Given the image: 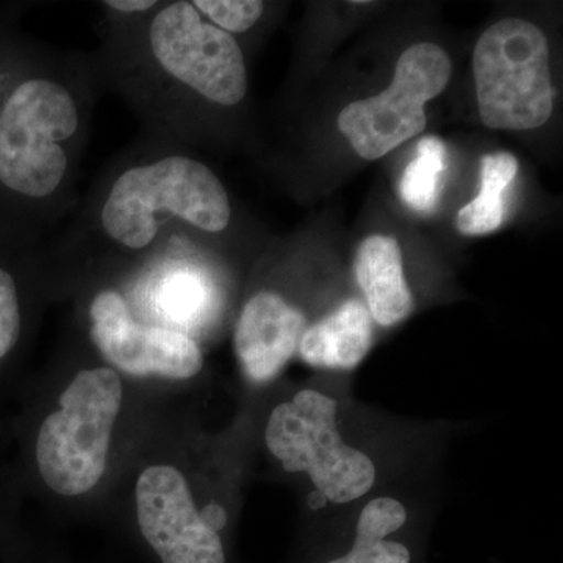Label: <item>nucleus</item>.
Listing matches in <instances>:
<instances>
[{
    "label": "nucleus",
    "instance_id": "1",
    "mask_svg": "<svg viewBox=\"0 0 563 563\" xmlns=\"http://www.w3.org/2000/svg\"><path fill=\"white\" fill-rule=\"evenodd\" d=\"M0 3V235L41 244L79 203L77 179L103 81L95 52H63Z\"/></svg>",
    "mask_w": 563,
    "mask_h": 563
},
{
    "label": "nucleus",
    "instance_id": "2",
    "mask_svg": "<svg viewBox=\"0 0 563 563\" xmlns=\"http://www.w3.org/2000/svg\"><path fill=\"white\" fill-rule=\"evenodd\" d=\"M232 202L220 177L176 144L143 136L103 168L46 242L51 272H129L177 229L228 232Z\"/></svg>",
    "mask_w": 563,
    "mask_h": 563
},
{
    "label": "nucleus",
    "instance_id": "3",
    "mask_svg": "<svg viewBox=\"0 0 563 563\" xmlns=\"http://www.w3.org/2000/svg\"><path fill=\"white\" fill-rule=\"evenodd\" d=\"M101 13L95 55L103 88L124 99L144 136L184 147L199 136L202 109H235L246 99L242 46L192 0H157L135 16Z\"/></svg>",
    "mask_w": 563,
    "mask_h": 563
},
{
    "label": "nucleus",
    "instance_id": "4",
    "mask_svg": "<svg viewBox=\"0 0 563 563\" xmlns=\"http://www.w3.org/2000/svg\"><path fill=\"white\" fill-rule=\"evenodd\" d=\"M122 395L120 374L110 366L81 369L70 380L60 409L44 418L36 435V466L51 490L80 496L102 479Z\"/></svg>",
    "mask_w": 563,
    "mask_h": 563
},
{
    "label": "nucleus",
    "instance_id": "5",
    "mask_svg": "<svg viewBox=\"0 0 563 563\" xmlns=\"http://www.w3.org/2000/svg\"><path fill=\"white\" fill-rule=\"evenodd\" d=\"M265 443L285 472L307 474L321 496L339 506L357 501L376 484L373 459L340 432L339 402L314 388L274 407Z\"/></svg>",
    "mask_w": 563,
    "mask_h": 563
},
{
    "label": "nucleus",
    "instance_id": "6",
    "mask_svg": "<svg viewBox=\"0 0 563 563\" xmlns=\"http://www.w3.org/2000/svg\"><path fill=\"white\" fill-rule=\"evenodd\" d=\"M477 103L490 129L532 131L550 120L554 88L550 47L532 22H496L477 41L473 54Z\"/></svg>",
    "mask_w": 563,
    "mask_h": 563
},
{
    "label": "nucleus",
    "instance_id": "7",
    "mask_svg": "<svg viewBox=\"0 0 563 563\" xmlns=\"http://www.w3.org/2000/svg\"><path fill=\"white\" fill-rule=\"evenodd\" d=\"M453 73L450 55L432 43H417L399 57L390 87L344 107L340 132L365 161H377L420 135L424 106L446 88Z\"/></svg>",
    "mask_w": 563,
    "mask_h": 563
},
{
    "label": "nucleus",
    "instance_id": "8",
    "mask_svg": "<svg viewBox=\"0 0 563 563\" xmlns=\"http://www.w3.org/2000/svg\"><path fill=\"white\" fill-rule=\"evenodd\" d=\"M88 335L114 372L185 380L203 368L201 347L187 333L133 318L117 287L103 285L88 302Z\"/></svg>",
    "mask_w": 563,
    "mask_h": 563
},
{
    "label": "nucleus",
    "instance_id": "9",
    "mask_svg": "<svg viewBox=\"0 0 563 563\" xmlns=\"http://www.w3.org/2000/svg\"><path fill=\"white\" fill-rule=\"evenodd\" d=\"M135 499L141 533L163 563H225L220 532L206 523L176 466L144 470Z\"/></svg>",
    "mask_w": 563,
    "mask_h": 563
},
{
    "label": "nucleus",
    "instance_id": "10",
    "mask_svg": "<svg viewBox=\"0 0 563 563\" xmlns=\"http://www.w3.org/2000/svg\"><path fill=\"white\" fill-rule=\"evenodd\" d=\"M306 329V314L279 292L252 295L233 331V347L244 376L254 384L276 379L298 351Z\"/></svg>",
    "mask_w": 563,
    "mask_h": 563
},
{
    "label": "nucleus",
    "instance_id": "11",
    "mask_svg": "<svg viewBox=\"0 0 563 563\" xmlns=\"http://www.w3.org/2000/svg\"><path fill=\"white\" fill-rule=\"evenodd\" d=\"M51 273L46 243L0 235V368L16 357L31 320V288Z\"/></svg>",
    "mask_w": 563,
    "mask_h": 563
},
{
    "label": "nucleus",
    "instance_id": "12",
    "mask_svg": "<svg viewBox=\"0 0 563 563\" xmlns=\"http://www.w3.org/2000/svg\"><path fill=\"white\" fill-rule=\"evenodd\" d=\"M354 274L373 321L391 328L413 310V296L404 277L402 255L393 236L363 240L354 258Z\"/></svg>",
    "mask_w": 563,
    "mask_h": 563
},
{
    "label": "nucleus",
    "instance_id": "13",
    "mask_svg": "<svg viewBox=\"0 0 563 563\" xmlns=\"http://www.w3.org/2000/svg\"><path fill=\"white\" fill-rule=\"evenodd\" d=\"M373 344V318L361 299H347L321 321L307 325L299 355L313 368L350 372Z\"/></svg>",
    "mask_w": 563,
    "mask_h": 563
},
{
    "label": "nucleus",
    "instance_id": "14",
    "mask_svg": "<svg viewBox=\"0 0 563 563\" xmlns=\"http://www.w3.org/2000/svg\"><path fill=\"white\" fill-rule=\"evenodd\" d=\"M406 523L407 507L399 499L377 496L358 515L351 550L325 563H410L409 548L388 539Z\"/></svg>",
    "mask_w": 563,
    "mask_h": 563
},
{
    "label": "nucleus",
    "instance_id": "15",
    "mask_svg": "<svg viewBox=\"0 0 563 563\" xmlns=\"http://www.w3.org/2000/svg\"><path fill=\"white\" fill-rule=\"evenodd\" d=\"M518 173V161L509 152L485 155L481 162V190L455 217L463 235L479 236L495 232L506 217V191Z\"/></svg>",
    "mask_w": 563,
    "mask_h": 563
},
{
    "label": "nucleus",
    "instance_id": "16",
    "mask_svg": "<svg viewBox=\"0 0 563 563\" xmlns=\"http://www.w3.org/2000/svg\"><path fill=\"white\" fill-rule=\"evenodd\" d=\"M446 169V146L439 136H424L418 143L417 155L407 165L399 195L404 203L415 211L428 213L435 207L440 192V176Z\"/></svg>",
    "mask_w": 563,
    "mask_h": 563
},
{
    "label": "nucleus",
    "instance_id": "17",
    "mask_svg": "<svg viewBox=\"0 0 563 563\" xmlns=\"http://www.w3.org/2000/svg\"><path fill=\"white\" fill-rule=\"evenodd\" d=\"M192 5L233 38L254 29L266 10L261 0H192Z\"/></svg>",
    "mask_w": 563,
    "mask_h": 563
},
{
    "label": "nucleus",
    "instance_id": "18",
    "mask_svg": "<svg viewBox=\"0 0 563 563\" xmlns=\"http://www.w3.org/2000/svg\"><path fill=\"white\" fill-rule=\"evenodd\" d=\"M201 514L206 523L217 532H220L228 525V514L220 504L210 503Z\"/></svg>",
    "mask_w": 563,
    "mask_h": 563
}]
</instances>
